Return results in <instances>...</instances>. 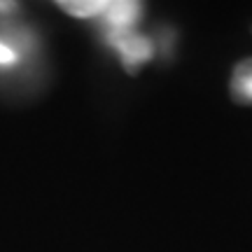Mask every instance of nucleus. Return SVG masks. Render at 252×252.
<instances>
[{"label": "nucleus", "instance_id": "2", "mask_svg": "<svg viewBox=\"0 0 252 252\" xmlns=\"http://www.w3.org/2000/svg\"><path fill=\"white\" fill-rule=\"evenodd\" d=\"M140 9H143V5L133 2V0H115V2H110L105 19H108V26L112 28V33L131 31L133 21L140 17Z\"/></svg>", "mask_w": 252, "mask_h": 252}, {"label": "nucleus", "instance_id": "1", "mask_svg": "<svg viewBox=\"0 0 252 252\" xmlns=\"http://www.w3.org/2000/svg\"><path fill=\"white\" fill-rule=\"evenodd\" d=\"M110 40L117 45V49L122 52L124 56V63L128 68H133L138 63H143L147 56L152 54V49H150V42L140 35H133L131 31H124V33H112Z\"/></svg>", "mask_w": 252, "mask_h": 252}, {"label": "nucleus", "instance_id": "5", "mask_svg": "<svg viewBox=\"0 0 252 252\" xmlns=\"http://www.w3.org/2000/svg\"><path fill=\"white\" fill-rule=\"evenodd\" d=\"M14 61H17V54L9 47L0 45V65H9V63H14Z\"/></svg>", "mask_w": 252, "mask_h": 252}, {"label": "nucleus", "instance_id": "3", "mask_svg": "<svg viewBox=\"0 0 252 252\" xmlns=\"http://www.w3.org/2000/svg\"><path fill=\"white\" fill-rule=\"evenodd\" d=\"M112 0H59L56 7H61L65 14L80 19H91V17H103L110 9Z\"/></svg>", "mask_w": 252, "mask_h": 252}, {"label": "nucleus", "instance_id": "4", "mask_svg": "<svg viewBox=\"0 0 252 252\" xmlns=\"http://www.w3.org/2000/svg\"><path fill=\"white\" fill-rule=\"evenodd\" d=\"M231 96L238 103H252V59H245L231 72Z\"/></svg>", "mask_w": 252, "mask_h": 252}, {"label": "nucleus", "instance_id": "6", "mask_svg": "<svg viewBox=\"0 0 252 252\" xmlns=\"http://www.w3.org/2000/svg\"><path fill=\"white\" fill-rule=\"evenodd\" d=\"M17 2H0V12H7V9H14Z\"/></svg>", "mask_w": 252, "mask_h": 252}]
</instances>
